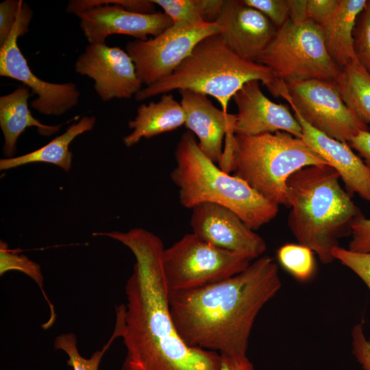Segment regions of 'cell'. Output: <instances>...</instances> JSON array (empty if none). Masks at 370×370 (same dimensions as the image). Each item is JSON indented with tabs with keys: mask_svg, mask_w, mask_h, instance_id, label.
I'll use <instances>...</instances> for the list:
<instances>
[{
	"mask_svg": "<svg viewBox=\"0 0 370 370\" xmlns=\"http://www.w3.org/2000/svg\"><path fill=\"white\" fill-rule=\"evenodd\" d=\"M128 247L136 262L116 307L114 330L126 355L122 370H219L220 354L188 345L173 322L164 279L162 241L143 228L103 232Z\"/></svg>",
	"mask_w": 370,
	"mask_h": 370,
	"instance_id": "1",
	"label": "cell"
},
{
	"mask_svg": "<svg viewBox=\"0 0 370 370\" xmlns=\"http://www.w3.org/2000/svg\"><path fill=\"white\" fill-rule=\"evenodd\" d=\"M281 286L277 263L262 256L224 280L169 293L170 311L188 345L219 354L246 355L258 313Z\"/></svg>",
	"mask_w": 370,
	"mask_h": 370,
	"instance_id": "2",
	"label": "cell"
},
{
	"mask_svg": "<svg viewBox=\"0 0 370 370\" xmlns=\"http://www.w3.org/2000/svg\"><path fill=\"white\" fill-rule=\"evenodd\" d=\"M330 165L306 166L287 181L288 225L297 243L310 248L323 264L341 238L350 235L352 221L362 214Z\"/></svg>",
	"mask_w": 370,
	"mask_h": 370,
	"instance_id": "3",
	"label": "cell"
},
{
	"mask_svg": "<svg viewBox=\"0 0 370 370\" xmlns=\"http://www.w3.org/2000/svg\"><path fill=\"white\" fill-rule=\"evenodd\" d=\"M328 162L301 139L285 132L225 138L219 166L245 182L267 200L288 207L287 181L297 171Z\"/></svg>",
	"mask_w": 370,
	"mask_h": 370,
	"instance_id": "4",
	"label": "cell"
},
{
	"mask_svg": "<svg viewBox=\"0 0 370 370\" xmlns=\"http://www.w3.org/2000/svg\"><path fill=\"white\" fill-rule=\"evenodd\" d=\"M253 80L261 82L273 95L280 81L269 68L238 56L214 34L201 40L169 76L142 88L135 99L190 90L213 97L227 113L230 99Z\"/></svg>",
	"mask_w": 370,
	"mask_h": 370,
	"instance_id": "5",
	"label": "cell"
},
{
	"mask_svg": "<svg viewBox=\"0 0 370 370\" xmlns=\"http://www.w3.org/2000/svg\"><path fill=\"white\" fill-rule=\"evenodd\" d=\"M171 178L180 204L192 209L205 202L227 208L251 230L273 220L279 206L267 200L245 182L222 170L201 151L192 132H184L175 151Z\"/></svg>",
	"mask_w": 370,
	"mask_h": 370,
	"instance_id": "6",
	"label": "cell"
},
{
	"mask_svg": "<svg viewBox=\"0 0 370 370\" xmlns=\"http://www.w3.org/2000/svg\"><path fill=\"white\" fill-rule=\"evenodd\" d=\"M256 62L269 68L284 83L335 82L341 72L327 51L319 26L308 18H290Z\"/></svg>",
	"mask_w": 370,
	"mask_h": 370,
	"instance_id": "7",
	"label": "cell"
},
{
	"mask_svg": "<svg viewBox=\"0 0 370 370\" xmlns=\"http://www.w3.org/2000/svg\"><path fill=\"white\" fill-rule=\"evenodd\" d=\"M162 264L169 293H175L229 278L245 270L250 260L238 253L214 247L191 233L164 249Z\"/></svg>",
	"mask_w": 370,
	"mask_h": 370,
	"instance_id": "8",
	"label": "cell"
},
{
	"mask_svg": "<svg viewBox=\"0 0 370 370\" xmlns=\"http://www.w3.org/2000/svg\"><path fill=\"white\" fill-rule=\"evenodd\" d=\"M278 97L286 100L310 126L337 140L348 143L360 131L369 130L345 104L335 82H284Z\"/></svg>",
	"mask_w": 370,
	"mask_h": 370,
	"instance_id": "9",
	"label": "cell"
},
{
	"mask_svg": "<svg viewBox=\"0 0 370 370\" xmlns=\"http://www.w3.org/2000/svg\"><path fill=\"white\" fill-rule=\"evenodd\" d=\"M219 32L215 22L173 23L156 37L128 42L126 51L140 81L147 86L169 76L201 40Z\"/></svg>",
	"mask_w": 370,
	"mask_h": 370,
	"instance_id": "10",
	"label": "cell"
},
{
	"mask_svg": "<svg viewBox=\"0 0 370 370\" xmlns=\"http://www.w3.org/2000/svg\"><path fill=\"white\" fill-rule=\"evenodd\" d=\"M32 16V9L24 3L11 34L0 47V75L21 82L36 94L38 97L31 106L39 113L60 116L77 105L80 93L74 83L48 82L32 71L17 40L28 31Z\"/></svg>",
	"mask_w": 370,
	"mask_h": 370,
	"instance_id": "11",
	"label": "cell"
},
{
	"mask_svg": "<svg viewBox=\"0 0 370 370\" xmlns=\"http://www.w3.org/2000/svg\"><path fill=\"white\" fill-rule=\"evenodd\" d=\"M75 70L93 79L94 89L104 102L130 99L142 89L131 57L119 47L88 44L77 58Z\"/></svg>",
	"mask_w": 370,
	"mask_h": 370,
	"instance_id": "12",
	"label": "cell"
},
{
	"mask_svg": "<svg viewBox=\"0 0 370 370\" xmlns=\"http://www.w3.org/2000/svg\"><path fill=\"white\" fill-rule=\"evenodd\" d=\"M190 224L193 233L220 249L256 260L267 249L264 240L249 228L232 210L205 202L192 208Z\"/></svg>",
	"mask_w": 370,
	"mask_h": 370,
	"instance_id": "13",
	"label": "cell"
},
{
	"mask_svg": "<svg viewBox=\"0 0 370 370\" xmlns=\"http://www.w3.org/2000/svg\"><path fill=\"white\" fill-rule=\"evenodd\" d=\"M79 26L89 44H106L112 34H124L136 40L156 37L173 25L164 12L142 14L127 10L118 4L96 5L76 14Z\"/></svg>",
	"mask_w": 370,
	"mask_h": 370,
	"instance_id": "14",
	"label": "cell"
},
{
	"mask_svg": "<svg viewBox=\"0 0 370 370\" xmlns=\"http://www.w3.org/2000/svg\"><path fill=\"white\" fill-rule=\"evenodd\" d=\"M215 23L220 27L219 35L233 52L256 62L278 32L267 17L242 0H224Z\"/></svg>",
	"mask_w": 370,
	"mask_h": 370,
	"instance_id": "15",
	"label": "cell"
},
{
	"mask_svg": "<svg viewBox=\"0 0 370 370\" xmlns=\"http://www.w3.org/2000/svg\"><path fill=\"white\" fill-rule=\"evenodd\" d=\"M238 112L234 114V134L256 136L285 132L302 138L301 127L288 106L275 103L262 92L259 81L246 83L232 97Z\"/></svg>",
	"mask_w": 370,
	"mask_h": 370,
	"instance_id": "16",
	"label": "cell"
},
{
	"mask_svg": "<svg viewBox=\"0 0 370 370\" xmlns=\"http://www.w3.org/2000/svg\"><path fill=\"white\" fill-rule=\"evenodd\" d=\"M302 130V140L338 173L349 195L358 194L370 202V169L347 143L330 138L307 123L295 110Z\"/></svg>",
	"mask_w": 370,
	"mask_h": 370,
	"instance_id": "17",
	"label": "cell"
},
{
	"mask_svg": "<svg viewBox=\"0 0 370 370\" xmlns=\"http://www.w3.org/2000/svg\"><path fill=\"white\" fill-rule=\"evenodd\" d=\"M179 92L185 113V126L197 136L203 153L219 166L225 136L232 130L234 114L217 108L204 94L190 90Z\"/></svg>",
	"mask_w": 370,
	"mask_h": 370,
	"instance_id": "18",
	"label": "cell"
},
{
	"mask_svg": "<svg viewBox=\"0 0 370 370\" xmlns=\"http://www.w3.org/2000/svg\"><path fill=\"white\" fill-rule=\"evenodd\" d=\"M367 2V0H338L332 13L318 24L327 51L341 69L357 61L353 32L357 17Z\"/></svg>",
	"mask_w": 370,
	"mask_h": 370,
	"instance_id": "19",
	"label": "cell"
},
{
	"mask_svg": "<svg viewBox=\"0 0 370 370\" xmlns=\"http://www.w3.org/2000/svg\"><path fill=\"white\" fill-rule=\"evenodd\" d=\"M29 90L23 85L0 97V126L4 138L3 153L7 158H13L18 138L27 127H36L42 136L55 134L61 127V124H42L32 116L28 107V99L32 95Z\"/></svg>",
	"mask_w": 370,
	"mask_h": 370,
	"instance_id": "20",
	"label": "cell"
},
{
	"mask_svg": "<svg viewBox=\"0 0 370 370\" xmlns=\"http://www.w3.org/2000/svg\"><path fill=\"white\" fill-rule=\"evenodd\" d=\"M185 113L180 102L171 94H162L157 102L140 105L134 119L128 122L132 132L123 138L130 147L143 138H150L164 132L173 131L184 125Z\"/></svg>",
	"mask_w": 370,
	"mask_h": 370,
	"instance_id": "21",
	"label": "cell"
},
{
	"mask_svg": "<svg viewBox=\"0 0 370 370\" xmlns=\"http://www.w3.org/2000/svg\"><path fill=\"white\" fill-rule=\"evenodd\" d=\"M96 123L94 116H84L71 125L58 136L40 148L26 154L0 160V170H8L22 165L44 162L58 166L68 172L72 165L73 153L69 150L71 143L79 135L92 130Z\"/></svg>",
	"mask_w": 370,
	"mask_h": 370,
	"instance_id": "22",
	"label": "cell"
},
{
	"mask_svg": "<svg viewBox=\"0 0 370 370\" xmlns=\"http://www.w3.org/2000/svg\"><path fill=\"white\" fill-rule=\"evenodd\" d=\"M335 83L348 108L361 121L370 124V74L358 61L352 62L341 69Z\"/></svg>",
	"mask_w": 370,
	"mask_h": 370,
	"instance_id": "23",
	"label": "cell"
},
{
	"mask_svg": "<svg viewBox=\"0 0 370 370\" xmlns=\"http://www.w3.org/2000/svg\"><path fill=\"white\" fill-rule=\"evenodd\" d=\"M16 270L22 272L32 278L38 286L42 291V295L47 302L50 310V319L45 325V329L50 327L56 319V313L52 304L49 301L43 288V275L42 274L40 266L30 260L27 256L19 254L16 249H12L8 245L3 241H0V276L3 275L6 272Z\"/></svg>",
	"mask_w": 370,
	"mask_h": 370,
	"instance_id": "24",
	"label": "cell"
},
{
	"mask_svg": "<svg viewBox=\"0 0 370 370\" xmlns=\"http://www.w3.org/2000/svg\"><path fill=\"white\" fill-rule=\"evenodd\" d=\"M314 252L308 247L299 243H288L277 251L280 265L294 278L306 282L314 275L316 263Z\"/></svg>",
	"mask_w": 370,
	"mask_h": 370,
	"instance_id": "25",
	"label": "cell"
},
{
	"mask_svg": "<svg viewBox=\"0 0 370 370\" xmlns=\"http://www.w3.org/2000/svg\"><path fill=\"white\" fill-rule=\"evenodd\" d=\"M117 337L118 334L114 330L111 338L103 347L95 352L89 358H84L80 354L76 336L71 332L58 335L55 339L54 347L65 352L68 357L66 363L73 370H99L104 354Z\"/></svg>",
	"mask_w": 370,
	"mask_h": 370,
	"instance_id": "26",
	"label": "cell"
},
{
	"mask_svg": "<svg viewBox=\"0 0 370 370\" xmlns=\"http://www.w3.org/2000/svg\"><path fill=\"white\" fill-rule=\"evenodd\" d=\"M161 7L173 23L198 25L204 20V0H152Z\"/></svg>",
	"mask_w": 370,
	"mask_h": 370,
	"instance_id": "27",
	"label": "cell"
},
{
	"mask_svg": "<svg viewBox=\"0 0 370 370\" xmlns=\"http://www.w3.org/2000/svg\"><path fill=\"white\" fill-rule=\"evenodd\" d=\"M353 38L356 60L370 74V0L357 17Z\"/></svg>",
	"mask_w": 370,
	"mask_h": 370,
	"instance_id": "28",
	"label": "cell"
},
{
	"mask_svg": "<svg viewBox=\"0 0 370 370\" xmlns=\"http://www.w3.org/2000/svg\"><path fill=\"white\" fill-rule=\"evenodd\" d=\"M104 4H118L127 10L142 14L156 12L152 0H72L68 3L66 11L76 15L96 5Z\"/></svg>",
	"mask_w": 370,
	"mask_h": 370,
	"instance_id": "29",
	"label": "cell"
},
{
	"mask_svg": "<svg viewBox=\"0 0 370 370\" xmlns=\"http://www.w3.org/2000/svg\"><path fill=\"white\" fill-rule=\"evenodd\" d=\"M332 254L334 260L352 271L370 291V252H356L338 245Z\"/></svg>",
	"mask_w": 370,
	"mask_h": 370,
	"instance_id": "30",
	"label": "cell"
},
{
	"mask_svg": "<svg viewBox=\"0 0 370 370\" xmlns=\"http://www.w3.org/2000/svg\"><path fill=\"white\" fill-rule=\"evenodd\" d=\"M267 17L278 29L290 18V0H242Z\"/></svg>",
	"mask_w": 370,
	"mask_h": 370,
	"instance_id": "31",
	"label": "cell"
},
{
	"mask_svg": "<svg viewBox=\"0 0 370 370\" xmlns=\"http://www.w3.org/2000/svg\"><path fill=\"white\" fill-rule=\"evenodd\" d=\"M350 236L348 249L356 252H370V219L362 214L355 218L350 225Z\"/></svg>",
	"mask_w": 370,
	"mask_h": 370,
	"instance_id": "32",
	"label": "cell"
},
{
	"mask_svg": "<svg viewBox=\"0 0 370 370\" xmlns=\"http://www.w3.org/2000/svg\"><path fill=\"white\" fill-rule=\"evenodd\" d=\"M23 4L22 0H5L0 3V47L11 34Z\"/></svg>",
	"mask_w": 370,
	"mask_h": 370,
	"instance_id": "33",
	"label": "cell"
},
{
	"mask_svg": "<svg viewBox=\"0 0 370 370\" xmlns=\"http://www.w3.org/2000/svg\"><path fill=\"white\" fill-rule=\"evenodd\" d=\"M363 323H356L352 329V354L363 370H370V340L365 334Z\"/></svg>",
	"mask_w": 370,
	"mask_h": 370,
	"instance_id": "34",
	"label": "cell"
},
{
	"mask_svg": "<svg viewBox=\"0 0 370 370\" xmlns=\"http://www.w3.org/2000/svg\"><path fill=\"white\" fill-rule=\"evenodd\" d=\"M338 0H307L306 17L321 23L336 9Z\"/></svg>",
	"mask_w": 370,
	"mask_h": 370,
	"instance_id": "35",
	"label": "cell"
},
{
	"mask_svg": "<svg viewBox=\"0 0 370 370\" xmlns=\"http://www.w3.org/2000/svg\"><path fill=\"white\" fill-rule=\"evenodd\" d=\"M219 370H254L247 355L220 354Z\"/></svg>",
	"mask_w": 370,
	"mask_h": 370,
	"instance_id": "36",
	"label": "cell"
},
{
	"mask_svg": "<svg viewBox=\"0 0 370 370\" xmlns=\"http://www.w3.org/2000/svg\"><path fill=\"white\" fill-rule=\"evenodd\" d=\"M348 144L359 153L370 169V131H360L351 138Z\"/></svg>",
	"mask_w": 370,
	"mask_h": 370,
	"instance_id": "37",
	"label": "cell"
}]
</instances>
